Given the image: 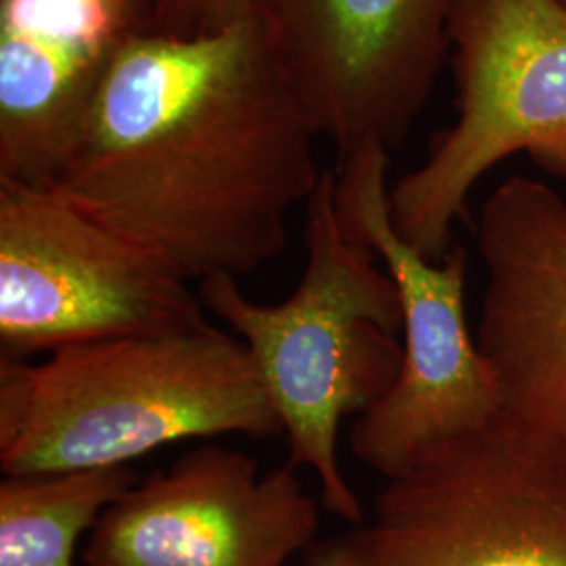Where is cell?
<instances>
[{
  "label": "cell",
  "instance_id": "cell-3",
  "mask_svg": "<svg viewBox=\"0 0 566 566\" xmlns=\"http://www.w3.org/2000/svg\"><path fill=\"white\" fill-rule=\"evenodd\" d=\"M306 263L282 303L248 298L233 275L200 283V298L245 344L290 449L287 464L308 468L324 506L344 523L364 506L338 460L340 428L392 388L403 344L392 277L369 248L344 231L336 210V170H324L306 202Z\"/></svg>",
  "mask_w": 566,
  "mask_h": 566
},
{
  "label": "cell",
  "instance_id": "cell-2",
  "mask_svg": "<svg viewBox=\"0 0 566 566\" xmlns=\"http://www.w3.org/2000/svg\"><path fill=\"white\" fill-rule=\"evenodd\" d=\"M283 437L256 365L203 324L0 357V468L42 474L130 465L160 447Z\"/></svg>",
  "mask_w": 566,
  "mask_h": 566
},
{
  "label": "cell",
  "instance_id": "cell-9",
  "mask_svg": "<svg viewBox=\"0 0 566 566\" xmlns=\"http://www.w3.org/2000/svg\"><path fill=\"white\" fill-rule=\"evenodd\" d=\"M486 285L476 343L497 397L495 422L566 470V200L507 177L479 217Z\"/></svg>",
  "mask_w": 566,
  "mask_h": 566
},
{
  "label": "cell",
  "instance_id": "cell-14",
  "mask_svg": "<svg viewBox=\"0 0 566 566\" xmlns=\"http://www.w3.org/2000/svg\"><path fill=\"white\" fill-rule=\"evenodd\" d=\"M563 2H565V4H566V0H563Z\"/></svg>",
  "mask_w": 566,
  "mask_h": 566
},
{
  "label": "cell",
  "instance_id": "cell-11",
  "mask_svg": "<svg viewBox=\"0 0 566 566\" xmlns=\"http://www.w3.org/2000/svg\"><path fill=\"white\" fill-rule=\"evenodd\" d=\"M139 481L130 465L4 474L0 566H76L82 537Z\"/></svg>",
  "mask_w": 566,
  "mask_h": 566
},
{
  "label": "cell",
  "instance_id": "cell-10",
  "mask_svg": "<svg viewBox=\"0 0 566 566\" xmlns=\"http://www.w3.org/2000/svg\"><path fill=\"white\" fill-rule=\"evenodd\" d=\"M317 526L298 468L261 472L240 449L200 446L107 507L82 565L290 566Z\"/></svg>",
  "mask_w": 566,
  "mask_h": 566
},
{
  "label": "cell",
  "instance_id": "cell-6",
  "mask_svg": "<svg viewBox=\"0 0 566 566\" xmlns=\"http://www.w3.org/2000/svg\"><path fill=\"white\" fill-rule=\"evenodd\" d=\"M308 549L344 566H566V470L491 422L386 479L369 518Z\"/></svg>",
  "mask_w": 566,
  "mask_h": 566
},
{
  "label": "cell",
  "instance_id": "cell-8",
  "mask_svg": "<svg viewBox=\"0 0 566 566\" xmlns=\"http://www.w3.org/2000/svg\"><path fill=\"white\" fill-rule=\"evenodd\" d=\"M468 0H259L256 15L340 160L392 149L420 116Z\"/></svg>",
  "mask_w": 566,
  "mask_h": 566
},
{
  "label": "cell",
  "instance_id": "cell-5",
  "mask_svg": "<svg viewBox=\"0 0 566 566\" xmlns=\"http://www.w3.org/2000/svg\"><path fill=\"white\" fill-rule=\"evenodd\" d=\"M386 172L385 147L343 158L336 210L344 231L374 252L399 292V376L348 432L353 455L392 479L430 449L495 422L497 397L465 315L468 252L453 245L434 263L405 242L392 223Z\"/></svg>",
  "mask_w": 566,
  "mask_h": 566
},
{
  "label": "cell",
  "instance_id": "cell-1",
  "mask_svg": "<svg viewBox=\"0 0 566 566\" xmlns=\"http://www.w3.org/2000/svg\"><path fill=\"white\" fill-rule=\"evenodd\" d=\"M256 11L219 34L147 32L105 70L51 187L185 282L275 261L324 170Z\"/></svg>",
  "mask_w": 566,
  "mask_h": 566
},
{
  "label": "cell",
  "instance_id": "cell-7",
  "mask_svg": "<svg viewBox=\"0 0 566 566\" xmlns=\"http://www.w3.org/2000/svg\"><path fill=\"white\" fill-rule=\"evenodd\" d=\"M200 292L53 187L0 179V357L203 324Z\"/></svg>",
  "mask_w": 566,
  "mask_h": 566
},
{
  "label": "cell",
  "instance_id": "cell-12",
  "mask_svg": "<svg viewBox=\"0 0 566 566\" xmlns=\"http://www.w3.org/2000/svg\"><path fill=\"white\" fill-rule=\"evenodd\" d=\"M259 0H151V32L175 39L219 34L256 11Z\"/></svg>",
  "mask_w": 566,
  "mask_h": 566
},
{
  "label": "cell",
  "instance_id": "cell-4",
  "mask_svg": "<svg viewBox=\"0 0 566 566\" xmlns=\"http://www.w3.org/2000/svg\"><path fill=\"white\" fill-rule=\"evenodd\" d=\"M458 116L428 158L390 187L395 229L439 263L476 182L525 154L566 181V4L468 0L453 36Z\"/></svg>",
  "mask_w": 566,
  "mask_h": 566
},
{
  "label": "cell",
  "instance_id": "cell-13",
  "mask_svg": "<svg viewBox=\"0 0 566 566\" xmlns=\"http://www.w3.org/2000/svg\"><path fill=\"white\" fill-rule=\"evenodd\" d=\"M304 554H306V566H344L340 565V563H336V560L325 558V556L317 554V552H313V549H306Z\"/></svg>",
  "mask_w": 566,
  "mask_h": 566
}]
</instances>
